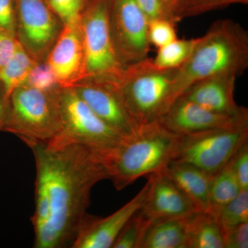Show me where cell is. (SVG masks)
<instances>
[{"instance_id": "cell-1", "label": "cell", "mask_w": 248, "mask_h": 248, "mask_svg": "<svg viewBox=\"0 0 248 248\" xmlns=\"http://www.w3.org/2000/svg\"><path fill=\"white\" fill-rule=\"evenodd\" d=\"M27 146L36 166L34 248H71L87 215L93 187L108 179L107 172L97 154L81 145Z\"/></svg>"}, {"instance_id": "cell-29", "label": "cell", "mask_w": 248, "mask_h": 248, "mask_svg": "<svg viewBox=\"0 0 248 248\" xmlns=\"http://www.w3.org/2000/svg\"><path fill=\"white\" fill-rule=\"evenodd\" d=\"M233 169L241 190H248V141L245 142L232 158Z\"/></svg>"}, {"instance_id": "cell-11", "label": "cell", "mask_w": 248, "mask_h": 248, "mask_svg": "<svg viewBox=\"0 0 248 248\" xmlns=\"http://www.w3.org/2000/svg\"><path fill=\"white\" fill-rule=\"evenodd\" d=\"M73 88L104 123L122 137L138 131L140 126L124 107L113 81L86 78Z\"/></svg>"}, {"instance_id": "cell-18", "label": "cell", "mask_w": 248, "mask_h": 248, "mask_svg": "<svg viewBox=\"0 0 248 248\" xmlns=\"http://www.w3.org/2000/svg\"><path fill=\"white\" fill-rule=\"evenodd\" d=\"M189 217L152 221L141 248H186Z\"/></svg>"}, {"instance_id": "cell-14", "label": "cell", "mask_w": 248, "mask_h": 248, "mask_svg": "<svg viewBox=\"0 0 248 248\" xmlns=\"http://www.w3.org/2000/svg\"><path fill=\"white\" fill-rule=\"evenodd\" d=\"M158 121L173 133L184 135L210 129L247 125L248 112L238 115H223L179 97Z\"/></svg>"}, {"instance_id": "cell-22", "label": "cell", "mask_w": 248, "mask_h": 248, "mask_svg": "<svg viewBox=\"0 0 248 248\" xmlns=\"http://www.w3.org/2000/svg\"><path fill=\"white\" fill-rule=\"evenodd\" d=\"M37 62L17 42L14 55L0 71V82L4 86L8 96L24 84Z\"/></svg>"}, {"instance_id": "cell-2", "label": "cell", "mask_w": 248, "mask_h": 248, "mask_svg": "<svg viewBox=\"0 0 248 248\" xmlns=\"http://www.w3.org/2000/svg\"><path fill=\"white\" fill-rule=\"evenodd\" d=\"M248 68V31L232 19L217 21L197 38L190 57L178 68L173 95L176 101L197 81L223 75L237 78Z\"/></svg>"}, {"instance_id": "cell-27", "label": "cell", "mask_w": 248, "mask_h": 248, "mask_svg": "<svg viewBox=\"0 0 248 248\" xmlns=\"http://www.w3.org/2000/svg\"><path fill=\"white\" fill-rule=\"evenodd\" d=\"M63 26L79 22L86 0H46Z\"/></svg>"}, {"instance_id": "cell-24", "label": "cell", "mask_w": 248, "mask_h": 248, "mask_svg": "<svg viewBox=\"0 0 248 248\" xmlns=\"http://www.w3.org/2000/svg\"><path fill=\"white\" fill-rule=\"evenodd\" d=\"M151 222L140 209L125 223L112 248H141L142 241Z\"/></svg>"}, {"instance_id": "cell-34", "label": "cell", "mask_w": 248, "mask_h": 248, "mask_svg": "<svg viewBox=\"0 0 248 248\" xmlns=\"http://www.w3.org/2000/svg\"><path fill=\"white\" fill-rule=\"evenodd\" d=\"M6 99H5L4 94L0 92V128H1L3 120H4L5 112H6Z\"/></svg>"}, {"instance_id": "cell-30", "label": "cell", "mask_w": 248, "mask_h": 248, "mask_svg": "<svg viewBox=\"0 0 248 248\" xmlns=\"http://www.w3.org/2000/svg\"><path fill=\"white\" fill-rule=\"evenodd\" d=\"M224 248H248V222L223 232Z\"/></svg>"}, {"instance_id": "cell-31", "label": "cell", "mask_w": 248, "mask_h": 248, "mask_svg": "<svg viewBox=\"0 0 248 248\" xmlns=\"http://www.w3.org/2000/svg\"><path fill=\"white\" fill-rule=\"evenodd\" d=\"M0 29L16 37L15 0H0Z\"/></svg>"}, {"instance_id": "cell-15", "label": "cell", "mask_w": 248, "mask_h": 248, "mask_svg": "<svg viewBox=\"0 0 248 248\" xmlns=\"http://www.w3.org/2000/svg\"><path fill=\"white\" fill-rule=\"evenodd\" d=\"M149 187L141 211L151 221L185 217L200 212L189 197L164 172L149 175Z\"/></svg>"}, {"instance_id": "cell-28", "label": "cell", "mask_w": 248, "mask_h": 248, "mask_svg": "<svg viewBox=\"0 0 248 248\" xmlns=\"http://www.w3.org/2000/svg\"><path fill=\"white\" fill-rule=\"evenodd\" d=\"M26 83L40 90L51 91L61 87L48 63L46 62L37 63L31 71Z\"/></svg>"}, {"instance_id": "cell-21", "label": "cell", "mask_w": 248, "mask_h": 248, "mask_svg": "<svg viewBox=\"0 0 248 248\" xmlns=\"http://www.w3.org/2000/svg\"><path fill=\"white\" fill-rule=\"evenodd\" d=\"M237 177L233 169L232 159L213 176L210 187V214L216 216L223 206L234 200L240 192Z\"/></svg>"}, {"instance_id": "cell-8", "label": "cell", "mask_w": 248, "mask_h": 248, "mask_svg": "<svg viewBox=\"0 0 248 248\" xmlns=\"http://www.w3.org/2000/svg\"><path fill=\"white\" fill-rule=\"evenodd\" d=\"M248 139V124L182 135L172 161L191 164L215 175Z\"/></svg>"}, {"instance_id": "cell-5", "label": "cell", "mask_w": 248, "mask_h": 248, "mask_svg": "<svg viewBox=\"0 0 248 248\" xmlns=\"http://www.w3.org/2000/svg\"><path fill=\"white\" fill-rule=\"evenodd\" d=\"M62 90L45 91L26 82L18 86L8 98L0 131L14 134L27 145L51 141L61 129Z\"/></svg>"}, {"instance_id": "cell-3", "label": "cell", "mask_w": 248, "mask_h": 248, "mask_svg": "<svg viewBox=\"0 0 248 248\" xmlns=\"http://www.w3.org/2000/svg\"><path fill=\"white\" fill-rule=\"evenodd\" d=\"M182 135L165 128L159 121L140 126L106 151L95 153L117 190L139 178L164 170L177 153Z\"/></svg>"}, {"instance_id": "cell-35", "label": "cell", "mask_w": 248, "mask_h": 248, "mask_svg": "<svg viewBox=\"0 0 248 248\" xmlns=\"http://www.w3.org/2000/svg\"><path fill=\"white\" fill-rule=\"evenodd\" d=\"M161 1H163V3H164L165 2V1H166V0H161Z\"/></svg>"}, {"instance_id": "cell-9", "label": "cell", "mask_w": 248, "mask_h": 248, "mask_svg": "<svg viewBox=\"0 0 248 248\" xmlns=\"http://www.w3.org/2000/svg\"><path fill=\"white\" fill-rule=\"evenodd\" d=\"M148 20L135 0H110L109 26L116 56L125 67L148 58Z\"/></svg>"}, {"instance_id": "cell-23", "label": "cell", "mask_w": 248, "mask_h": 248, "mask_svg": "<svg viewBox=\"0 0 248 248\" xmlns=\"http://www.w3.org/2000/svg\"><path fill=\"white\" fill-rule=\"evenodd\" d=\"M197 38L177 40L158 48L155 58L152 59L155 66L161 69H174L182 66L189 58Z\"/></svg>"}, {"instance_id": "cell-19", "label": "cell", "mask_w": 248, "mask_h": 248, "mask_svg": "<svg viewBox=\"0 0 248 248\" xmlns=\"http://www.w3.org/2000/svg\"><path fill=\"white\" fill-rule=\"evenodd\" d=\"M186 248H224L221 228L211 214L197 212L189 217Z\"/></svg>"}, {"instance_id": "cell-25", "label": "cell", "mask_w": 248, "mask_h": 248, "mask_svg": "<svg viewBox=\"0 0 248 248\" xmlns=\"http://www.w3.org/2000/svg\"><path fill=\"white\" fill-rule=\"evenodd\" d=\"M215 218L222 232L248 222V190H241L234 200L217 213Z\"/></svg>"}, {"instance_id": "cell-26", "label": "cell", "mask_w": 248, "mask_h": 248, "mask_svg": "<svg viewBox=\"0 0 248 248\" xmlns=\"http://www.w3.org/2000/svg\"><path fill=\"white\" fill-rule=\"evenodd\" d=\"M148 39L151 45L159 48L177 39L175 23L168 19H158L148 22Z\"/></svg>"}, {"instance_id": "cell-12", "label": "cell", "mask_w": 248, "mask_h": 248, "mask_svg": "<svg viewBox=\"0 0 248 248\" xmlns=\"http://www.w3.org/2000/svg\"><path fill=\"white\" fill-rule=\"evenodd\" d=\"M149 182L131 200L107 217L85 216L73 248H110L128 220L143 206L148 193Z\"/></svg>"}, {"instance_id": "cell-7", "label": "cell", "mask_w": 248, "mask_h": 248, "mask_svg": "<svg viewBox=\"0 0 248 248\" xmlns=\"http://www.w3.org/2000/svg\"><path fill=\"white\" fill-rule=\"evenodd\" d=\"M109 5L110 0H86L80 16L86 78L115 81L124 68L116 56L111 39Z\"/></svg>"}, {"instance_id": "cell-4", "label": "cell", "mask_w": 248, "mask_h": 248, "mask_svg": "<svg viewBox=\"0 0 248 248\" xmlns=\"http://www.w3.org/2000/svg\"><path fill=\"white\" fill-rule=\"evenodd\" d=\"M177 69L157 68L147 58L125 67L113 81L124 107L139 126L159 120L175 102L173 86Z\"/></svg>"}, {"instance_id": "cell-10", "label": "cell", "mask_w": 248, "mask_h": 248, "mask_svg": "<svg viewBox=\"0 0 248 248\" xmlns=\"http://www.w3.org/2000/svg\"><path fill=\"white\" fill-rule=\"evenodd\" d=\"M15 6L16 38L35 61L45 62L63 24L46 0H15Z\"/></svg>"}, {"instance_id": "cell-32", "label": "cell", "mask_w": 248, "mask_h": 248, "mask_svg": "<svg viewBox=\"0 0 248 248\" xmlns=\"http://www.w3.org/2000/svg\"><path fill=\"white\" fill-rule=\"evenodd\" d=\"M17 42L16 35L0 29V71L14 55Z\"/></svg>"}, {"instance_id": "cell-33", "label": "cell", "mask_w": 248, "mask_h": 248, "mask_svg": "<svg viewBox=\"0 0 248 248\" xmlns=\"http://www.w3.org/2000/svg\"><path fill=\"white\" fill-rule=\"evenodd\" d=\"M148 22L158 19H167L164 4L161 0H135Z\"/></svg>"}, {"instance_id": "cell-17", "label": "cell", "mask_w": 248, "mask_h": 248, "mask_svg": "<svg viewBox=\"0 0 248 248\" xmlns=\"http://www.w3.org/2000/svg\"><path fill=\"white\" fill-rule=\"evenodd\" d=\"M186 194L197 210L210 213V187L214 175L186 163L172 161L162 170Z\"/></svg>"}, {"instance_id": "cell-13", "label": "cell", "mask_w": 248, "mask_h": 248, "mask_svg": "<svg viewBox=\"0 0 248 248\" xmlns=\"http://www.w3.org/2000/svg\"><path fill=\"white\" fill-rule=\"evenodd\" d=\"M45 62L62 88L73 87L87 77L79 21L63 26Z\"/></svg>"}, {"instance_id": "cell-20", "label": "cell", "mask_w": 248, "mask_h": 248, "mask_svg": "<svg viewBox=\"0 0 248 248\" xmlns=\"http://www.w3.org/2000/svg\"><path fill=\"white\" fill-rule=\"evenodd\" d=\"M247 4L248 0H166L164 3L166 18L175 24L231 5Z\"/></svg>"}, {"instance_id": "cell-16", "label": "cell", "mask_w": 248, "mask_h": 248, "mask_svg": "<svg viewBox=\"0 0 248 248\" xmlns=\"http://www.w3.org/2000/svg\"><path fill=\"white\" fill-rule=\"evenodd\" d=\"M236 78L223 75L201 80L191 85L180 97L217 113L228 115L247 113L246 108L239 107L235 102Z\"/></svg>"}, {"instance_id": "cell-6", "label": "cell", "mask_w": 248, "mask_h": 248, "mask_svg": "<svg viewBox=\"0 0 248 248\" xmlns=\"http://www.w3.org/2000/svg\"><path fill=\"white\" fill-rule=\"evenodd\" d=\"M61 115L60 133L47 143L52 148L78 144L99 153L112 148L124 138L93 112L74 88H62Z\"/></svg>"}]
</instances>
